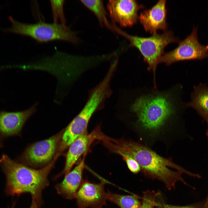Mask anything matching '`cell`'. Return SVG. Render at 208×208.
<instances>
[{"label": "cell", "mask_w": 208, "mask_h": 208, "mask_svg": "<svg viewBox=\"0 0 208 208\" xmlns=\"http://www.w3.org/2000/svg\"><path fill=\"white\" fill-rule=\"evenodd\" d=\"M174 90L173 88L160 92L153 88L142 91L131 105L137 125L146 137H157L176 118L179 103Z\"/></svg>", "instance_id": "obj_1"}, {"label": "cell", "mask_w": 208, "mask_h": 208, "mask_svg": "<svg viewBox=\"0 0 208 208\" xmlns=\"http://www.w3.org/2000/svg\"><path fill=\"white\" fill-rule=\"evenodd\" d=\"M111 152L121 156L126 155L135 159L145 176L163 182L169 190L175 188L176 183L181 181L187 184L181 177L182 174L197 177L174 163L171 158H166L158 154L147 146L135 142L111 138L106 143Z\"/></svg>", "instance_id": "obj_2"}, {"label": "cell", "mask_w": 208, "mask_h": 208, "mask_svg": "<svg viewBox=\"0 0 208 208\" xmlns=\"http://www.w3.org/2000/svg\"><path fill=\"white\" fill-rule=\"evenodd\" d=\"M53 164L39 170L30 168L3 154L0 165L6 179L5 189L8 196L31 194L32 200L40 207L42 203V192L49 185L47 177Z\"/></svg>", "instance_id": "obj_3"}, {"label": "cell", "mask_w": 208, "mask_h": 208, "mask_svg": "<svg viewBox=\"0 0 208 208\" xmlns=\"http://www.w3.org/2000/svg\"><path fill=\"white\" fill-rule=\"evenodd\" d=\"M112 93L109 86L103 82L99 83L92 90L83 108L68 125L64 133L61 145L62 149L69 146L86 131L92 115L102 107Z\"/></svg>", "instance_id": "obj_4"}, {"label": "cell", "mask_w": 208, "mask_h": 208, "mask_svg": "<svg viewBox=\"0 0 208 208\" xmlns=\"http://www.w3.org/2000/svg\"><path fill=\"white\" fill-rule=\"evenodd\" d=\"M9 19L12 26L8 31L29 36L39 42L59 40L76 44L80 41L76 33L66 25L42 22L29 24L18 21L10 16Z\"/></svg>", "instance_id": "obj_5"}, {"label": "cell", "mask_w": 208, "mask_h": 208, "mask_svg": "<svg viewBox=\"0 0 208 208\" xmlns=\"http://www.w3.org/2000/svg\"><path fill=\"white\" fill-rule=\"evenodd\" d=\"M115 31L125 37L130 42V46L137 48L148 65V70L153 73L154 87L156 88L155 73L166 46L170 43L178 41L170 31H165L162 34L157 33L149 37H143L130 35L116 27Z\"/></svg>", "instance_id": "obj_6"}, {"label": "cell", "mask_w": 208, "mask_h": 208, "mask_svg": "<svg viewBox=\"0 0 208 208\" xmlns=\"http://www.w3.org/2000/svg\"><path fill=\"white\" fill-rule=\"evenodd\" d=\"M197 30V27L194 26L191 34L179 42L176 48L163 54L160 63L169 65L179 61L208 58V45H202L199 42Z\"/></svg>", "instance_id": "obj_7"}, {"label": "cell", "mask_w": 208, "mask_h": 208, "mask_svg": "<svg viewBox=\"0 0 208 208\" xmlns=\"http://www.w3.org/2000/svg\"><path fill=\"white\" fill-rule=\"evenodd\" d=\"M106 183L103 180L98 183L83 180L75 198L78 207L101 208L106 205L107 200V192L104 189Z\"/></svg>", "instance_id": "obj_8"}, {"label": "cell", "mask_w": 208, "mask_h": 208, "mask_svg": "<svg viewBox=\"0 0 208 208\" xmlns=\"http://www.w3.org/2000/svg\"><path fill=\"white\" fill-rule=\"evenodd\" d=\"M143 7L135 0H110L107 3L113 22L122 27H131L136 23L138 11Z\"/></svg>", "instance_id": "obj_9"}, {"label": "cell", "mask_w": 208, "mask_h": 208, "mask_svg": "<svg viewBox=\"0 0 208 208\" xmlns=\"http://www.w3.org/2000/svg\"><path fill=\"white\" fill-rule=\"evenodd\" d=\"M36 104L21 111H0V146L3 147L5 138L18 135L28 119L36 111Z\"/></svg>", "instance_id": "obj_10"}, {"label": "cell", "mask_w": 208, "mask_h": 208, "mask_svg": "<svg viewBox=\"0 0 208 208\" xmlns=\"http://www.w3.org/2000/svg\"><path fill=\"white\" fill-rule=\"evenodd\" d=\"M60 137L56 135L32 144L26 149L19 160L33 165L48 163L55 154Z\"/></svg>", "instance_id": "obj_11"}, {"label": "cell", "mask_w": 208, "mask_h": 208, "mask_svg": "<svg viewBox=\"0 0 208 208\" xmlns=\"http://www.w3.org/2000/svg\"><path fill=\"white\" fill-rule=\"evenodd\" d=\"M166 1L159 0L151 8L140 13L138 19L146 31L153 34L159 29L166 30L167 28Z\"/></svg>", "instance_id": "obj_12"}, {"label": "cell", "mask_w": 208, "mask_h": 208, "mask_svg": "<svg viewBox=\"0 0 208 208\" xmlns=\"http://www.w3.org/2000/svg\"><path fill=\"white\" fill-rule=\"evenodd\" d=\"M84 157L72 171L65 175L60 183L55 186L57 193L68 199L75 198L82 182Z\"/></svg>", "instance_id": "obj_13"}, {"label": "cell", "mask_w": 208, "mask_h": 208, "mask_svg": "<svg viewBox=\"0 0 208 208\" xmlns=\"http://www.w3.org/2000/svg\"><path fill=\"white\" fill-rule=\"evenodd\" d=\"M91 140L90 135L86 131L69 145L63 174L66 175L70 171L73 165L86 150Z\"/></svg>", "instance_id": "obj_14"}, {"label": "cell", "mask_w": 208, "mask_h": 208, "mask_svg": "<svg viewBox=\"0 0 208 208\" xmlns=\"http://www.w3.org/2000/svg\"><path fill=\"white\" fill-rule=\"evenodd\" d=\"M185 105L194 109L203 118L208 116V87L202 84L194 86L191 101Z\"/></svg>", "instance_id": "obj_15"}, {"label": "cell", "mask_w": 208, "mask_h": 208, "mask_svg": "<svg viewBox=\"0 0 208 208\" xmlns=\"http://www.w3.org/2000/svg\"><path fill=\"white\" fill-rule=\"evenodd\" d=\"M107 200L120 208H140L141 203L136 195H128L113 193L108 191Z\"/></svg>", "instance_id": "obj_16"}, {"label": "cell", "mask_w": 208, "mask_h": 208, "mask_svg": "<svg viewBox=\"0 0 208 208\" xmlns=\"http://www.w3.org/2000/svg\"><path fill=\"white\" fill-rule=\"evenodd\" d=\"M80 1L95 14L101 26H105L112 30V25L110 24L107 20V12L102 1L83 0Z\"/></svg>", "instance_id": "obj_17"}, {"label": "cell", "mask_w": 208, "mask_h": 208, "mask_svg": "<svg viewBox=\"0 0 208 208\" xmlns=\"http://www.w3.org/2000/svg\"><path fill=\"white\" fill-rule=\"evenodd\" d=\"M54 23H58L60 20L61 24L65 25L66 20L64 12V0L50 1Z\"/></svg>", "instance_id": "obj_18"}, {"label": "cell", "mask_w": 208, "mask_h": 208, "mask_svg": "<svg viewBox=\"0 0 208 208\" xmlns=\"http://www.w3.org/2000/svg\"><path fill=\"white\" fill-rule=\"evenodd\" d=\"M159 193L154 191L148 190L143 192L142 200L140 208H153L156 206L157 203L156 201Z\"/></svg>", "instance_id": "obj_19"}, {"label": "cell", "mask_w": 208, "mask_h": 208, "mask_svg": "<svg viewBox=\"0 0 208 208\" xmlns=\"http://www.w3.org/2000/svg\"><path fill=\"white\" fill-rule=\"evenodd\" d=\"M122 156L126 162L128 169L132 172L136 174L141 171L140 166L135 159L127 156Z\"/></svg>", "instance_id": "obj_20"}, {"label": "cell", "mask_w": 208, "mask_h": 208, "mask_svg": "<svg viewBox=\"0 0 208 208\" xmlns=\"http://www.w3.org/2000/svg\"><path fill=\"white\" fill-rule=\"evenodd\" d=\"M161 204L164 208H202L198 206L194 205L186 206H179L170 205L165 203H162Z\"/></svg>", "instance_id": "obj_21"}, {"label": "cell", "mask_w": 208, "mask_h": 208, "mask_svg": "<svg viewBox=\"0 0 208 208\" xmlns=\"http://www.w3.org/2000/svg\"><path fill=\"white\" fill-rule=\"evenodd\" d=\"M39 206L34 201L32 200L31 204L29 208H39Z\"/></svg>", "instance_id": "obj_22"}, {"label": "cell", "mask_w": 208, "mask_h": 208, "mask_svg": "<svg viewBox=\"0 0 208 208\" xmlns=\"http://www.w3.org/2000/svg\"><path fill=\"white\" fill-rule=\"evenodd\" d=\"M156 206L157 207V208H164L162 204L159 203H157Z\"/></svg>", "instance_id": "obj_23"}, {"label": "cell", "mask_w": 208, "mask_h": 208, "mask_svg": "<svg viewBox=\"0 0 208 208\" xmlns=\"http://www.w3.org/2000/svg\"><path fill=\"white\" fill-rule=\"evenodd\" d=\"M204 118L206 120L208 125V129L207 131V135L208 137V116H206Z\"/></svg>", "instance_id": "obj_24"}, {"label": "cell", "mask_w": 208, "mask_h": 208, "mask_svg": "<svg viewBox=\"0 0 208 208\" xmlns=\"http://www.w3.org/2000/svg\"><path fill=\"white\" fill-rule=\"evenodd\" d=\"M206 208H208V198L206 204Z\"/></svg>", "instance_id": "obj_25"}, {"label": "cell", "mask_w": 208, "mask_h": 208, "mask_svg": "<svg viewBox=\"0 0 208 208\" xmlns=\"http://www.w3.org/2000/svg\"><path fill=\"white\" fill-rule=\"evenodd\" d=\"M2 68H1V67L0 68V71L2 69Z\"/></svg>", "instance_id": "obj_26"}]
</instances>
